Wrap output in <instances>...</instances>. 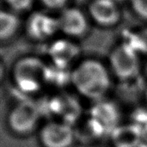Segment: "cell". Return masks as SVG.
<instances>
[{
    "mask_svg": "<svg viewBox=\"0 0 147 147\" xmlns=\"http://www.w3.org/2000/svg\"><path fill=\"white\" fill-rule=\"evenodd\" d=\"M71 81L80 94L96 101L101 100L110 87V78L105 66L93 59L80 63L71 72Z\"/></svg>",
    "mask_w": 147,
    "mask_h": 147,
    "instance_id": "6da1fadb",
    "label": "cell"
},
{
    "mask_svg": "<svg viewBox=\"0 0 147 147\" xmlns=\"http://www.w3.org/2000/svg\"><path fill=\"white\" fill-rule=\"evenodd\" d=\"M47 65L35 57H25L20 59L14 68V79L23 92H34L39 90L44 82Z\"/></svg>",
    "mask_w": 147,
    "mask_h": 147,
    "instance_id": "7a4b0ae2",
    "label": "cell"
},
{
    "mask_svg": "<svg viewBox=\"0 0 147 147\" xmlns=\"http://www.w3.org/2000/svg\"><path fill=\"white\" fill-rule=\"evenodd\" d=\"M110 64L115 76L123 81L134 78L140 70L138 53L125 43L115 47L110 54Z\"/></svg>",
    "mask_w": 147,
    "mask_h": 147,
    "instance_id": "3957f363",
    "label": "cell"
},
{
    "mask_svg": "<svg viewBox=\"0 0 147 147\" xmlns=\"http://www.w3.org/2000/svg\"><path fill=\"white\" fill-rule=\"evenodd\" d=\"M119 110L109 101L98 100L90 110V126L97 134H112L118 127Z\"/></svg>",
    "mask_w": 147,
    "mask_h": 147,
    "instance_id": "277c9868",
    "label": "cell"
},
{
    "mask_svg": "<svg viewBox=\"0 0 147 147\" xmlns=\"http://www.w3.org/2000/svg\"><path fill=\"white\" fill-rule=\"evenodd\" d=\"M59 30L58 17H53L45 12H34L26 22L27 34L34 40H47Z\"/></svg>",
    "mask_w": 147,
    "mask_h": 147,
    "instance_id": "5b68a950",
    "label": "cell"
},
{
    "mask_svg": "<svg viewBox=\"0 0 147 147\" xmlns=\"http://www.w3.org/2000/svg\"><path fill=\"white\" fill-rule=\"evenodd\" d=\"M75 139V133L66 122H53L47 125L41 133L46 147H70Z\"/></svg>",
    "mask_w": 147,
    "mask_h": 147,
    "instance_id": "8992f818",
    "label": "cell"
},
{
    "mask_svg": "<svg viewBox=\"0 0 147 147\" xmlns=\"http://www.w3.org/2000/svg\"><path fill=\"white\" fill-rule=\"evenodd\" d=\"M59 28L71 37L83 36L88 29V22L84 14L77 8H65L58 17Z\"/></svg>",
    "mask_w": 147,
    "mask_h": 147,
    "instance_id": "52a82bcc",
    "label": "cell"
},
{
    "mask_svg": "<svg viewBox=\"0 0 147 147\" xmlns=\"http://www.w3.org/2000/svg\"><path fill=\"white\" fill-rule=\"evenodd\" d=\"M48 53L52 64L62 68H68L71 63L78 56L79 47L68 40L60 39L50 45Z\"/></svg>",
    "mask_w": 147,
    "mask_h": 147,
    "instance_id": "ba28073f",
    "label": "cell"
},
{
    "mask_svg": "<svg viewBox=\"0 0 147 147\" xmlns=\"http://www.w3.org/2000/svg\"><path fill=\"white\" fill-rule=\"evenodd\" d=\"M89 9L94 21L102 26H113L121 18L120 9L113 0H94Z\"/></svg>",
    "mask_w": 147,
    "mask_h": 147,
    "instance_id": "9c48e42d",
    "label": "cell"
},
{
    "mask_svg": "<svg viewBox=\"0 0 147 147\" xmlns=\"http://www.w3.org/2000/svg\"><path fill=\"white\" fill-rule=\"evenodd\" d=\"M38 121L36 108L29 103H22L16 107L10 115L9 123L17 133L26 134L31 131Z\"/></svg>",
    "mask_w": 147,
    "mask_h": 147,
    "instance_id": "30bf717a",
    "label": "cell"
},
{
    "mask_svg": "<svg viewBox=\"0 0 147 147\" xmlns=\"http://www.w3.org/2000/svg\"><path fill=\"white\" fill-rule=\"evenodd\" d=\"M20 27V20L11 10L0 9V41L12 38Z\"/></svg>",
    "mask_w": 147,
    "mask_h": 147,
    "instance_id": "8fae6325",
    "label": "cell"
},
{
    "mask_svg": "<svg viewBox=\"0 0 147 147\" xmlns=\"http://www.w3.org/2000/svg\"><path fill=\"white\" fill-rule=\"evenodd\" d=\"M71 78V72L67 71V68H62L55 65H47L44 82L51 83L54 85H63Z\"/></svg>",
    "mask_w": 147,
    "mask_h": 147,
    "instance_id": "7c38bea8",
    "label": "cell"
},
{
    "mask_svg": "<svg viewBox=\"0 0 147 147\" xmlns=\"http://www.w3.org/2000/svg\"><path fill=\"white\" fill-rule=\"evenodd\" d=\"M137 53H147V28L137 33H127L123 42Z\"/></svg>",
    "mask_w": 147,
    "mask_h": 147,
    "instance_id": "4fadbf2b",
    "label": "cell"
},
{
    "mask_svg": "<svg viewBox=\"0 0 147 147\" xmlns=\"http://www.w3.org/2000/svg\"><path fill=\"white\" fill-rule=\"evenodd\" d=\"M8 7L13 12H22L28 10L33 4L34 0H4Z\"/></svg>",
    "mask_w": 147,
    "mask_h": 147,
    "instance_id": "5bb4252c",
    "label": "cell"
},
{
    "mask_svg": "<svg viewBox=\"0 0 147 147\" xmlns=\"http://www.w3.org/2000/svg\"><path fill=\"white\" fill-rule=\"evenodd\" d=\"M131 3L136 14L147 20V0H131Z\"/></svg>",
    "mask_w": 147,
    "mask_h": 147,
    "instance_id": "9a60e30c",
    "label": "cell"
},
{
    "mask_svg": "<svg viewBox=\"0 0 147 147\" xmlns=\"http://www.w3.org/2000/svg\"><path fill=\"white\" fill-rule=\"evenodd\" d=\"M68 0H40L41 3L47 9H59L64 8Z\"/></svg>",
    "mask_w": 147,
    "mask_h": 147,
    "instance_id": "2e32d148",
    "label": "cell"
},
{
    "mask_svg": "<svg viewBox=\"0 0 147 147\" xmlns=\"http://www.w3.org/2000/svg\"><path fill=\"white\" fill-rule=\"evenodd\" d=\"M3 66H2V65L0 63V80H1V78L3 77Z\"/></svg>",
    "mask_w": 147,
    "mask_h": 147,
    "instance_id": "e0dca14e",
    "label": "cell"
},
{
    "mask_svg": "<svg viewBox=\"0 0 147 147\" xmlns=\"http://www.w3.org/2000/svg\"><path fill=\"white\" fill-rule=\"evenodd\" d=\"M146 104H147V90L146 91Z\"/></svg>",
    "mask_w": 147,
    "mask_h": 147,
    "instance_id": "ac0fdd59",
    "label": "cell"
},
{
    "mask_svg": "<svg viewBox=\"0 0 147 147\" xmlns=\"http://www.w3.org/2000/svg\"><path fill=\"white\" fill-rule=\"evenodd\" d=\"M146 73H147V66H146Z\"/></svg>",
    "mask_w": 147,
    "mask_h": 147,
    "instance_id": "d6986e66",
    "label": "cell"
},
{
    "mask_svg": "<svg viewBox=\"0 0 147 147\" xmlns=\"http://www.w3.org/2000/svg\"><path fill=\"white\" fill-rule=\"evenodd\" d=\"M113 1H115V2H116V1H115V0H113Z\"/></svg>",
    "mask_w": 147,
    "mask_h": 147,
    "instance_id": "ffe728a7",
    "label": "cell"
}]
</instances>
